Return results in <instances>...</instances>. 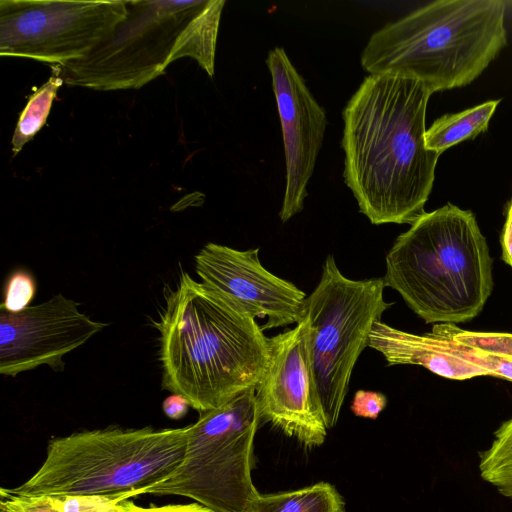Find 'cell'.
<instances>
[{
  "label": "cell",
  "mask_w": 512,
  "mask_h": 512,
  "mask_svg": "<svg viewBox=\"0 0 512 512\" xmlns=\"http://www.w3.org/2000/svg\"><path fill=\"white\" fill-rule=\"evenodd\" d=\"M431 95L418 80L373 74L343 110L344 181L374 225H411L425 213L440 156L425 144Z\"/></svg>",
  "instance_id": "cell-1"
},
{
  "label": "cell",
  "mask_w": 512,
  "mask_h": 512,
  "mask_svg": "<svg viewBox=\"0 0 512 512\" xmlns=\"http://www.w3.org/2000/svg\"><path fill=\"white\" fill-rule=\"evenodd\" d=\"M162 388L203 413L255 389L268 338L255 319L182 272L158 322Z\"/></svg>",
  "instance_id": "cell-2"
},
{
  "label": "cell",
  "mask_w": 512,
  "mask_h": 512,
  "mask_svg": "<svg viewBox=\"0 0 512 512\" xmlns=\"http://www.w3.org/2000/svg\"><path fill=\"white\" fill-rule=\"evenodd\" d=\"M385 263V286L427 324L475 318L493 290L492 258L475 215L451 203L401 233Z\"/></svg>",
  "instance_id": "cell-3"
},
{
  "label": "cell",
  "mask_w": 512,
  "mask_h": 512,
  "mask_svg": "<svg viewBox=\"0 0 512 512\" xmlns=\"http://www.w3.org/2000/svg\"><path fill=\"white\" fill-rule=\"evenodd\" d=\"M501 0H439L374 32L361 54L373 74L412 78L435 92L472 83L506 45Z\"/></svg>",
  "instance_id": "cell-4"
},
{
  "label": "cell",
  "mask_w": 512,
  "mask_h": 512,
  "mask_svg": "<svg viewBox=\"0 0 512 512\" xmlns=\"http://www.w3.org/2000/svg\"><path fill=\"white\" fill-rule=\"evenodd\" d=\"M225 0L127 1L128 15L86 56L51 66L64 84L97 91L139 89L190 57L214 76Z\"/></svg>",
  "instance_id": "cell-5"
},
{
  "label": "cell",
  "mask_w": 512,
  "mask_h": 512,
  "mask_svg": "<svg viewBox=\"0 0 512 512\" xmlns=\"http://www.w3.org/2000/svg\"><path fill=\"white\" fill-rule=\"evenodd\" d=\"M188 426L109 427L52 439L35 474L10 491L57 497L111 495L123 500L167 478L180 464Z\"/></svg>",
  "instance_id": "cell-6"
},
{
  "label": "cell",
  "mask_w": 512,
  "mask_h": 512,
  "mask_svg": "<svg viewBox=\"0 0 512 512\" xmlns=\"http://www.w3.org/2000/svg\"><path fill=\"white\" fill-rule=\"evenodd\" d=\"M261 417L255 389L203 413L188 425L184 457L164 480L138 492L176 495L214 512H248L259 495L251 476Z\"/></svg>",
  "instance_id": "cell-7"
},
{
  "label": "cell",
  "mask_w": 512,
  "mask_h": 512,
  "mask_svg": "<svg viewBox=\"0 0 512 512\" xmlns=\"http://www.w3.org/2000/svg\"><path fill=\"white\" fill-rule=\"evenodd\" d=\"M384 278L352 280L329 254L316 288L304 301L312 375L325 424L333 428L348 392L353 368L376 321L393 305L384 300Z\"/></svg>",
  "instance_id": "cell-8"
},
{
  "label": "cell",
  "mask_w": 512,
  "mask_h": 512,
  "mask_svg": "<svg viewBox=\"0 0 512 512\" xmlns=\"http://www.w3.org/2000/svg\"><path fill=\"white\" fill-rule=\"evenodd\" d=\"M127 15V0H1L0 56L61 65L90 53Z\"/></svg>",
  "instance_id": "cell-9"
},
{
  "label": "cell",
  "mask_w": 512,
  "mask_h": 512,
  "mask_svg": "<svg viewBox=\"0 0 512 512\" xmlns=\"http://www.w3.org/2000/svg\"><path fill=\"white\" fill-rule=\"evenodd\" d=\"M268 363L255 388L261 419L307 447L327 436L307 345V323L268 338Z\"/></svg>",
  "instance_id": "cell-10"
},
{
  "label": "cell",
  "mask_w": 512,
  "mask_h": 512,
  "mask_svg": "<svg viewBox=\"0 0 512 512\" xmlns=\"http://www.w3.org/2000/svg\"><path fill=\"white\" fill-rule=\"evenodd\" d=\"M79 306L58 293L21 312L0 309V373L14 377L42 365L63 370V357L108 325Z\"/></svg>",
  "instance_id": "cell-11"
},
{
  "label": "cell",
  "mask_w": 512,
  "mask_h": 512,
  "mask_svg": "<svg viewBox=\"0 0 512 512\" xmlns=\"http://www.w3.org/2000/svg\"><path fill=\"white\" fill-rule=\"evenodd\" d=\"M258 252L207 243L195 255V271L202 284L242 312L267 318L263 331L297 324L306 294L267 270Z\"/></svg>",
  "instance_id": "cell-12"
},
{
  "label": "cell",
  "mask_w": 512,
  "mask_h": 512,
  "mask_svg": "<svg viewBox=\"0 0 512 512\" xmlns=\"http://www.w3.org/2000/svg\"><path fill=\"white\" fill-rule=\"evenodd\" d=\"M266 64L271 74L284 145L286 186L279 212L284 223L303 210L327 119L324 108L316 101L283 48L270 50Z\"/></svg>",
  "instance_id": "cell-13"
},
{
  "label": "cell",
  "mask_w": 512,
  "mask_h": 512,
  "mask_svg": "<svg viewBox=\"0 0 512 512\" xmlns=\"http://www.w3.org/2000/svg\"><path fill=\"white\" fill-rule=\"evenodd\" d=\"M380 352L389 365H417L453 380L488 375L483 369L440 349L430 333L405 332L381 320L373 324L368 345Z\"/></svg>",
  "instance_id": "cell-14"
},
{
  "label": "cell",
  "mask_w": 512,
  "mask_h": 512,
  "mask_svg": "<svg viewBox=\"0 0 512 512\" xmlns=\"http://www.w3.org/2000/svg\"><path fill=\"white\" fill-rule=\"evenodd\" d=\"M438 347L488 375L512 381V334L473 332L453 324H435L430 332Z\"/></svg>",
  "instance_id": "cell-15"
},
{
  "label": "cell",
  "mask_w": 512,
  "mask_h": 512,
  "mask_svg": "<svg viewBox=\"0 0 512 512\" xmlns=\"http://www.w3.org/2000/svg\"><path fill=\"white\" fill-rule=\"evenodd\" d=\"M499 100H490L469 109L445 114L426 129V148L440 155L458 143L486 131Z\"/></svg>",
  "instance_id": "cell-16"
},
{
  "label": "cell",
  "mask_w": 512,
  "mask_h": 512,
  "mask_svg": "<svg viewBox=\"0 0 512 512\" xmlns=\"http://www.w3.org/2000/svg\"><path fill=\"white\" fill-rule=\"evenodd\" d=\"M248 512H345V503L332 484L322 481L298 490L259 494Z\"/></svg>",
  "instance_id": "cell-17"
},
{
  "label": "cell",
  "mask_w": 512,
  "mask_h": 512,
  "mask_svg": "<svg viewBox=\"0 0 512 512\" xmlns=\"http://www.w3.org/2000/svg\"><path fill=\"white\" fill-rule=\"evenodd\" d=\"M480 476L512 499V418L496 430L488 449L480 454Z\"/></svg>",
  "instance_id": "cell-18"
},
{
  "label": "cell",
  "mask_w": 512,
  "mask_h": 512,
  "mask_svg": "<svg viewBox=\"0 0 512 512\" xmlns=\"http://www.w3.org/2000/svg\"><path fill=\"white\" fill-rule=\"evenodd\" d=\"M63 84L60 76L53 72L50 78L29 97L13 133L11 141L13 156H16L46 123L52 103Z\"/></svg>",
  "instance_id": "cell-19"
},
{
  "label": "cell",
  "mask_w": 512,
  "mask_h": 512,
  "mask_svg": "<svg viewBox=\"0 0 512 512\" xmlns=\"http://www.w3.org/2000/svg\"><path fill=\"white\" fill-rule=\"evenodd\" d=\"M35 293L34 276L25 269L14 270L5 283L0 309L11 313L21 312L29 307Z\"/></svg>",
  "instance_id": "cell-20"
},
{
  "label": "cell",
  "mask_w": 512,
  "mask_h": 512,
  "mask_svg": "<svg viewBox=\"0 0 512 512\" xmlns=\"http://www.w3.org/2000/svg\"><path fill=\"white\" fill-rule=\"evenodd\" d=\"M141 507L111 495H78L63 498V512H138Z\"/></svg>",
  "instance_id": "cell-21"
},
{
  "label": "cell",
  "mask_w": 512,
  "mask_h": 512,
  "mask_svg": "<svg viewBox=\"0 0 512 512\" xmlns=\"http://www.w3.org/2000/svg\"><path fill=\"white\" fill-rule=\"evenodd\" d=\"M62 497L15 494L0 489V512H63Z\"/></svg>",
  "instance_id": "cell-22"
},
{
  "label": "cell",
  "mask_w": 512,
  "mask_h": 512,
  "mask_svg": "<svg viewBox=\"0 0 512 512\" xmlns=\"http://www.w3.org/2000/svg\"><path fill=\"white\" fill-rule=\"evenodd\" d=\"M386 404L387 398L383 393L358 390L354 394L351 411L358 417L376 419Z\"/></svg>",
  "instance_id": "cell-23"
},
{
  "label": "cell",
  "mask_w": 512,
  "mask_h": 512,
  "mask_svg": "<svg viewBox=\"0 0 512 512\" xmlns=\"http://www.w3.org/2000/svg\"><path fill=\"white\" fill-rule=\"evenodd\" d=\"M163 411L172 420L183 418L190 406L189 401L180 394L172 393L163 401Z\"/></svg>",
  "instance_id": "cell-24"
},
{
  "label": "cell",
  "mask_w": 512,
  "mask_h": 512,
  "mask_svg": "<svg viewBox=\"0 0 512 512\" xmlns=\"http://www.w3.org/2000/svg\"><path fill=\"white\" fill-rule=\"evenodd\" d=\"M502 259L512 268V199L501 234Z\"/></svg>",
  "instance_id": "cell-25"
},
{
  "label": "cell",
  "mask_w": 512,
  "mask_h": 512,
  "mask_svg": "<svg viewBox=\"0 0 512 512\" xmlns=\"http://www.w3.org/2000/svg\"><path fill=\"white\" fill-rule=\"evenodd\" d=\"M138 512H214L209 508L195 504L166 505L161 507L142 508Z\"/></svg>",
  "instance_id": "cell-26"
}]
</instances>
